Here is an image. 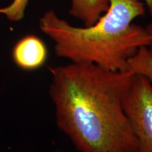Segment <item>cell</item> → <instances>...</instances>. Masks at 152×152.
<instances>
[{
  "label": "cell",
  "instance_id": "cell-1",
  "mask_svg": "<svg viewBox=\"0 0 152 152\" xmlns=\"http://www.w3.org/2000/svg\"><path fill=\"white\" fill-rule=\"evenodd\" d=\"M49 71L57 126L77 151L137 152L124 108L135 74L73 62Z\"/></svg>",
  "mask_w": 152,
  "mask_h": 152
},
{
  "label": "cell",
  "instance_id": "cell-3",
  "mask_svg": "<svg viewBox=\"0 0 152 152\" xmlns=\"http://www.w3.org/2000/svg\"><path fill=\"white\" fill-rule=\"evenodd\" d=\"M124 108L137 142V152H152V83L149 79L134 75Z\"/></svg>",
  "mask_w": 152,
  "mask_h": 152
},
{
  "label": "cell",
  "instance_id": "cell-2",
  "mask_svg": "<svg viewBox=\"0 0 152 152\" xmlns=\"http://www.w3.org/2000/svg\"><path fill=\"white\" fill-rule=\"evenodd\" d=\"M109 8L88 27H76L46 11L39 19L41 31L54 42L57 56L87 63L113 71H128L129 60L142 47L152 45L146 28L133 23L144 16L141 0H109Z\"/></svg>",
  "mask_w": 152,
  "mask_h": 152
},
{
  "label": "cell",
  "instance_id": "cell-4",
  "mask_svg": "<svg viewBox=\"0 0 152 152\" xmlns=\"http://www.w3.org/2000/svg\"><path fill=\"white\" fill-rule=\"evenodd\" d=\"M48 56L46 45L35 35L24 36L16 43L12 58L16 65L25 71H35L45 64Z\"/></svg>",
  "mask_w": 152,
  "mask_h": 152
},
{
  "label": "cell",
  "instance_id": "cell-6",
  "mask_svg": "<svg viewBox=\"0 0 152 152\" xmlns=\"http://www.w3.org/2000/svg\"><path fill=\"white\" fill-rule=\"evenodd\" d=\"M30 0H14L10 5L0 8V14H4L11 21H20L24 18L26 9Z\"/></svg>",
  "mask_w": 152,
  "mask_h": 152
},
{
  "label": "cell",
  "instance_id": "cell-8",
  "mask_svg": "<svg viewBox=\"0 0 152 152\" xmlns=\"http://www.w3.org/2000/svg\"><path fill=\"white\" fill-rule=\"evenodd\" d=\"M146 29H147V30L148 31V33H149V35L152 37V20L149 23V24H148V26H147V27H146ZM149 49L151 51V52H152V45L149 47Z\"/></svg>",
  "mask_w": 152,
  "mask_h": 152
},
{
  "label": "cell",
  "instance_id": "cell-5",
  "mask_svg": "<svg viewBox=\"0 0 152 152\" xmlns=\"http://www.w3.org/2000/svg\"><path fill=\"white\" fill-rule=\"evenodd\" d=\"M109 6V0H71L69 14L88 27L97 21Z\"/></svg>",
  "mask_w": 152,
  "mask_h": 152
},
{
  "label": "cell",
  "instance_id": "cell-7",
  "mask_svg": "<svg viewBox=\"0 0 152 152\" xmlns=\"http://www.w3.org/2000/svg\"><path fill=\"white\" fill-rule=\"evenodd\" d=\"M144 4L147 6V7L149 9V14L152 16V0H143Z\"/></svg>",
  "mask_w": 152,
  "mask_h": 152
}]
</instances>
